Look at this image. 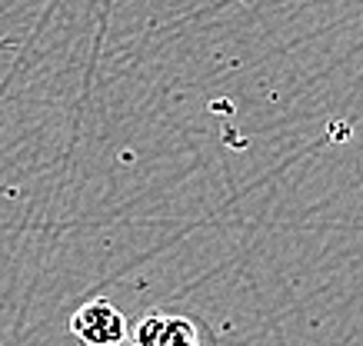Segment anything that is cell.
<instances>
[{
  "label": "cell",
  "instance_id": "obj_2",
  "mask_svg": "<svg viewBox=\"0 0 363 346\" xmlns=\"http://www.w3.org/2000/svg\"><path fill=\"white\" fill-rule=\"evenodd\" d=\"M133 346H200V330L187 316L150 313L133 330Z\"/></svg>",
  "mask_w": 363,
  "mask_h": 346
},
{
  "label": "cell",
  "instance_id": "obj_1",
  "mask_svg": "<svg viewBox=\"0 0 363 346\" xmlns=\"http://www.w3.org/2000/svg\"><path fill=\"white\" fill-rule=\"evenodd\" d=\"M67 330L84 346H121L127 340V316L111 300L97 296V300H87L70 316Z\"/></svg>",
  "mask_w": 363,
  "mask_h": 346
}]
</instances>
